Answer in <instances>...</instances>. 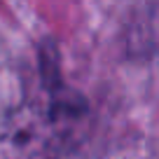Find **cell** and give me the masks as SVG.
Instances as JSON below:
<instances>
[{
    "instance_id": "6da1fadb",
    "label": "cell",
    "mask_w": 159,
    "mask_h": 159,
    "mask_svg": "<svg viewBox=\"0 0 159 159\" xmlns=\"http://www.w3.org/2000/svg\"><path fill=\"white\" fill-rule=\"evenodd\" d=\"M87 103L47 80L45 98L12 110L0 124V159H75L84 143Z\"/></svg>"
}]
</instances>
